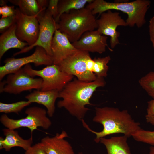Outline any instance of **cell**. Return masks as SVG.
Returning <instances> with one entry per match:
<instances>
[{
	"label": "cell",
	"instance_id": "cell-20",
	"mask_svg": "<svg viewBox=\"0 0 154 154\" xmlns=\"http://www.w3.org/2000/svg\"><path fill=\"white\" fill-rule=\"evenodd\" d=\"M8 1L12 4L18 6L21 12L27 16L37 15L43 11L40 9L36 0H10Z\"/></svg>",
	"mask_w": 154,
	"mask_h": 154
},
{
	"label": "cell",
	"instance_id": "cell-33",
	"mask_svg": "<svg viewBox=\"0 0 154 154\" xmlns=\"http://www.w3.org/2000/svg\"><path fill=\"white\" fill-rule=\"evenodd\" d=\"M145 118L146 122L154 126V115L148 116L146 115Z\"/></svg>",
	"mask_w": 154,
	"mask_h": 154
},
{
	"label": "cell",
	"instance_id": "cell-27",
	"mask_svg": "<svg viewBox=\"0 0 154 154\" xmlns=\"http://www.w3.org/2000/svg\"><path fill=\"white\" fill-rule=\"evenodd\" d=\"M59 0H50L46 9L51 14L55 22L58 21V4Z\"/></svg>",
	"mask_w": 154,
	"mask_h": 154
},
{
	"label": "cell",
	"instance_id": "cell-7",
	"mask_svg": "<svg viewBox=\"0 0 154 154\" xmlns=\"http://www.w3.org/2000/svg\"><path fill=\"white\" fill-rule=\"evenodd\" d=\"M90 57L89 52L78 50L62 61L59 66L61 71L75 76L80 80L92 82L97 77L88 70V61Z\"/></svg>",
	"mask_w": 154,
	"mask_h": 154
},
{
	"label": "cell",
	"instance_id": "cell-12",
	"mask_svg": "<svg viewBox=\"0 0 154 154\" xmlns=\"http://www.w3.org/2000/svg\"><path fill=\"white\" fill-rule=\"evenodd\" d=\"M106 11L102 13L100 18L96 20L97 30L101 35L110 37V47L113 48L119 43V37L120 33L117 31V27L127 25L119 12H113L111 10Z\"/></svg>",
	"mask_w": 154,
	"mask_h": 154
},
{
	"label": "cell",
	"instance_id": "cell-1",
	"mask_svg": "<svg viewBox=\"0 0 154 154\" xmlns=\"http://www.w3.org/2000/svg\"><path fill=\"white\" fill-rule=\"evenodd\" d=\"M95 115L93 121L101 124L102 131H95L91 129L84 119L81 121L84 128L96 135L95 142L98 143L100 139L108 135L121 133L128 138L141 129L140 123L135 121L128 111L121 110L117 108L110 107L95 108Z\"/></svg>",
	"mask_w": 154,
	"mask_h": 154
},
{
	"label": "cell",
	"instance_id": "cell-26",
	"mask_svg": "<svg viewBox=\"0 0 154 154\" xmlns=\"http://www.w3.org/2000/svg\"><path fill=\"white\" fill-rule=\"evenodd\" d=\"M15 23V14L11 16L1 18L0 19V33H2Z\"/></svg>",
	"mask_w": 154,
	"mask_h": 154
},
{
	"label": "cell",
	"instance_id": "cell-2",
	"mask_svg": "<svg viewBox=\"0 0 154 154\" xmlns=\"http://www.w3.org/2000/svg\"><path fill=\"white\" fill-rule=\"evenodd\" d=\"M91 82L82 81L75 78L69 82L59 92L57 107L63 108L78 120L83 119L89 110L86 105H93L90 100L94 92L99 87L104 86L106 84L104 78L97 77Z\"/></svg>",
	"mask_w": 154,
	"mask_h": 154
},
{
	"label": "cell",
	"instance_id": "cell-5",
	"mask_svg": "<svg viewBox=\"0 0 154 154\" xmlns=\"http://www.w3.org/2000/svg\"><path fill=\"white\" fill-rule=\"evenodd\" d=\"M25 113L27 115L25 117L18 119L10 118L6 114H3L1 116L0 121L5 127L11 129L27 127L30 130L32 134L38 127L47 130L51 125L50 120L46 116L47 111L44 108L31 107L26 110Z\"/></svg>",
	"mask_w": 154,
	"mask_h": 154
},
{
	"label": "cell",
	"instance_id": "cell-10",
	"mask_svg": "<svg viewBox=\"0 0 154 154\" xmlns=\"http://www.w3.org/2000/svg\"><path fill=\"white\" fill-rule=\"evenodd\" d=\"M4 64L0 67V80L9 74L16 72L23 66L33 63L35 66L53 64L52 57L48 55L42 47L37 46L31 55L21 58H9L4 61Z\"/></svg>",
	"mask_w": 154,
	"mask_h": 154
},
{
	"label": "cell",
	"instance_id": "cell-4",
	"mask_svg": "<svg viewBox=\"0 0 154 154\" xmlns=\"http://www.w3.org/2000/svg\"><path fill=\"white\" fill-rule=\"evenodd\" d=\"M96 20L91 11L86 7L72 10L60 16L56 23L57 28L72 43L79 39L86 32L97 29Z\"/></svg>",
	"mask_w": 154,
	"mask_h": 154
},
{
	"label": "cell",
	"instance_id": "cell-25",
	"mask_svg": "<svg viewBox=\"0 0 154 154\" xmlns=\"http://www.w3.org/2000/svg\"><path fill=\"white\" fill-rule=\"evenodd\" d=\"M136 141L145 143L154 146V131L141 129L132 136Z\"/></svg>",
	"mask_w": 154,
	"mask_h": 154
},
{
	"label": "cell",
	"instance_id": "cell-24",
	"mask_svg": "<svg viewBox=\"0 0 154 154\" xmlns=\"http://www.w3.org/2000/svg\"><path fill=\"white\" fill-rule=\"evenodd\" d=\"M139 82L149 95L154 99V71H151L141 77Z\"/></svg>",
	"mask_w": 154,
	"mask_h": 154
},
{
	"label": "cell",
	"instance_id": "cell-31",
	"mask_svg": "<svg viewBox=\"0 0 154 154\" xmlns=\"http://www.w3.org/2000/svg\"><path fill=\"white\" fill-rule=\"evenodd\" d=\"M146 115L148 116L154 115V99L147 102Z\"/></svg>",
	"mask_w": 154,
	"mask_h": 154
},
{
	"label": "cell",
	"instance_id": "cell-14",
	"mask_svg": "<svg viewBox=\"0 0 154 154\" xmlns=\"http://www.w3.org/2000/svg\"><path fill=\"white\" fill-rule=\"evenodd\" d=\"M53 64L59 65L69 56L78 50L69 41L67 36L59 30L56 31L51 45Z\"/></svg>",
	"mask_w": 154,
	"mask_h": 154
},
{
	"label": "cell",
	"instance_id": "cell-13",
	"mask_svg": "<svg viewBox=\"0 0 154 154\" xmlns=\"http://www.w3.org/2000/svg\"><path fill=\"white\" fill-rule=\"evenodd\" d=\"M107 38L96 30L86 32L79 39L72 43L78 50L101 54L106 51V46L111 50L108 46Z\"/></svg>",
	"mask_w": 154,
	"mask_h": 154
},
{
	"label": "cell",
	"instance_id": "cell-34",
	"mask_svg": "<svg viewBox=\"0 0 154 154\" xmlns=\"http://www.w3.org/2000/svg\"><path fill=\"white\" fill-rule=\"evenodd\" d=\"M4 139L2 137H0V149H3V141Z\"/></svg>",
	"mask_w": 154,
	"mask_h": 154
},
{
	"label": "cell",
	"instance_id": "cell-22",
	"mask_svg": "<svg viewBox=\"0 0 154 154\" xmlns=\"http://www.w3.org/2000/svg\"><path fill=\"white\" fill-rule=\"evenodd\" d=\"M111 59L109 56L94 58V63L93 72L97 77L104 78L107 76L109 68L107 64Z\"/></svg>",
	"mask_w": 154,
	"mask_h": 154
},
{
	"label": "cell",
	"instance_id": "cell-3",
	"mask_svg": "<svg viewBox=\"0 0 154 154\" xmlns=\"http://www.w3.org/2000/svg\"><path fill=\"white\" fill-rule=\"evenodd\" d=\"M151 4L148 0H136L130 2H109L103 0H93L86 7L94 15H99L109 10L121 11L128 15L126 21L127 25L132 27L136 25L140 28L146 22L145 16Z\"/></svg>",
	"mask_w": 154,
	"mask_h": 154
},
{
	"label": "cell",
	"instance_id": "cell-9",
	"mask_svg": "<svg viewBox=\"0 0 154 154\" xmlns=\"http://www.w3.org/2000/svg\"><path fill=\"white\" fill-rule=\"evenodd\" d=\"M42 79L35 78L21 68L15 73L7 75L6 80L0 83L1 93L17 94L32 89L40 90Z\"/></svg>",
	"mask_w": 154,
	"mask_h": 154
},
{
	"label": "cell",
	"instance_id": "cell-28",
	"mask_svg": "<svg viewBox=\"0 0 154 154\" xmlns=\"http://www.w3.org/2000/svg\"><path fill=\"white\" fill-rule=\"evenodd\" d=\"M15 9L14 6L5 5L0 7V14L1 18L11 16L15 14Z\"/></svg>",
	"mask_w": 154,
	"mask_h": 154
},
{
	"label": "cell",
	"instance_id": "cell-18",
	"mask_svg": "<svg viewBox=\"0 0 154 154\" xmlns=\"http://www.w3.org/2000/svg\"><path fill=\"white\" fill-rule=\"evenodd\" d=\"M128 137L124 135L100 139V142L105 147L107 154H131L127 142Z\"/></svg>",
	"mask_w": 154,
	"mask_h": 154
},
{
	"label": "cell",
	"instance_id": "cell-8",
	"mask_svg": "<svg viewBox=\"0 0 154 154\" xmlns=\"http://www.w3.org/2000/svg\"><path fill=\"white\" fill-rule=\"evenodd\" d=\"M37 17L40 26L39 34L37 41L33 45L26 46L14 53V56L26 52L34 47L39 46L43 48L48 55L52 56L51 45L54 33L57 29L56 23L51 13L46 9L41 11Z\"/></svg>",
	"mask_w": 154,
	"mask_h": 154
},
{
	"label": "cell",
	"instance_id": "cell-23",
	"mask_svg": "<svg viewBox=\"0 0 154 154\" xmlns=\"http://www.w3.org/2000/svg\"><path fill=\"white\" fill-rule=\"evenodd\" d=\"M31 104L27 100L21 101L10 104L0 102V112L5 114L15 113L18 114L24 108Z\"/></svg>",
	"mask_w": 154,
	"mask_h": 154
},
{
	"label": "cell",
	"instance_id": "cell-32",
	"mask_svg": "<svg viewBox=\"0 0 154 154\" xmlns=\"http://www.w3.org/2000/svg\"><path fill=\"white\" fill-rule=\"evenodd\" d=\"M38 4L40 8L42 10H46V7L48 6L49 0H37Z\"/></svg>",
	"mask_w": 154,
	"mask_h": 154
},
{
	"label": "cell",
	"instance_id": "cell-16",
	"mask_svg": "<svg viewBox=\"0 0 154 154\" xmlns=\"http://www.w3.org/2000/svg\"><path fill=\"white\" fill-rule=\"evenodd\" d=\"M59 92L57 90H36L26 95L25 98L31 103H36L44 106L47 109V114L51 117L55 112V103L58 98Z\"/></svg>",
	"mask_w": 154,
	"mask_h": 154
},
{
	"label": "cell",
	"instance_id": "cell-11",
	"mask_svg": "<svg viewBox=\"0 0 154 154\" xmlns=\"http://www.w3.org/2000/svg\"><path fill=\"white\" fill-rule=\"evenodd\" d=\"M16 35L21 41L27 42L29 46L34 44L39 35L40 26L37 15L30 16L22 13L18 8L15 9Z\"/></svg>",
	"mask_w": 154,
	"mask_h": 154
},
{
	"label": "cell",
	"instance_id": "cell-19",
	"mask_svg": "<svg viewBox=\"0 0 154 154\" xmlns=\"http://www.w3.org/2000/svg\"><path fill=\"white\" fill-rule=\"evenodd\" d=\"M3 131L5 136L3 148L6 151H9L14 147H20L26 151L32 146V135L29 139H24L19 135L17 131L7 128L3 129Z\"/></svg>",
	"mask_w": 154,
	"mask_h": 154
},
{
	"label": "cell",
	"instance_id": "cell-35",
	"mask_svg": "<svg viewBox=\"0 0 154 154\" xmlns=\"http://www.w3.org/2000/svg\"><path fill=\"white\" fill-rule=\"evenodd\" d=\"M148 154H154V146H151L149 147V152Z\"/></svg>",
	"mask_w": 154,
	"mask_h": 154
},
{
	"label": "cell",
	"instance_id": "cell-17",
	"mask_svg": "<svg viewBox=\"0 0 154 154\" xmlns=\"http://www.w3.org/2000/svg\"><path fill=\"white\" fill-rule=\"evenodd\" d=\"M16 23L1 34L0 36V59L8 50L12 48L21 50L27 45V42L20 40L17 37Z\"/></svg>",
	"mask_w": 154,
	"mask_h": 154
},
{
	"label": "cell",
	"instance_id": "cell-37",
	"mask_svg": "<svg viewBox=\"0 0 154 154\" xmlns=\"http://www.w3.org/2000/svg\"><path fill=\"white\" fill-rule=\"evenodd\" d=\"M78 154H84L82 152H79L78 153Z\"/></svg>",
	"mask_w": 154,
	"mask_h": 154
},
{
	"label": "cell",
	"instance_id": "cell-36",
	"mask_svg": "<svg viewBox=\"0 0 154 154\" xmlns=\"http://www.w3.org/2000/svg\"><path fill=\"white\" fill-rule=\"evenodd\" d=\"M6 1L5 0H0V5L1 6H4L6 5Z\"/></svg>",
	"mask_w": 154,
	"mask_h": 154
},
{
	"label": "cell",
	"instance_id": "cell-30",
	"mask_svg": "<svg viewBox=\"0 0 154 154\" xmlns=\"http://www.w3.org/2000/svg\"><path fill=\"white\" fill-rule=\"evenodd\" d=\"M149 27L150 39L154 49V15L149 20Z\"/></svg>",
	"mask_w": 154,
	"mask_h": 154
},
{
	"label": "cell",
	"instance_id": "cell-21",
	"mask_svg": "<svg viewBox=\"0 0 154 154\" xmlns=\"http://www.w3.org/2000/svg\"><path fill=\"white\" fill-rule=\"evenodd\" d=\"M93 0H59L58 4V22L59 21L60 16L63 13L68 12L71 10L82 9L84 8V6L86 3H88L92 2Z\"/></svg>",
	"mask_w": 154,
	"mask_h": 154
},
{
	"label": "cell",
	"instance_id": "cell-6",
	"mask_svg": "<svg viewBox=\"0 0 154 154\" xmlns=\"http://www.w3.org/2000/svg\"><path fill=\"white\" fill-rule=\"evenodd\" d=\"M23 68L31 76H38L42 79L40 90L43 91L57 90L60 92L74 77L61 71L59 65L53 64L39 70L33 69L30 64L25 65Z\"/></svg>",
	"mask_w": 154,
	"mask_h": 154
},
{
	"label": "cell",
	"instance_id": "cell-29",
	"mask_svg": "<svg viewBox=\"0 0 154 154\" xmlns=\"http://www.w3.org/2000/svg\"><path fill=\"white\" fill-rule=\"evenodd\" d=\"M25 154H46L40 143H38L32 146L27 150Z\"/></svg>",
	"mask_w": 154,
	"mask_h": 154
},
{
	"label": "cell",
	"instance_id": "cell-15",
	"mask_svg": "<svg viewBox=\"0 0 154 154\" xmlns=\"http://www.w3.org/2000/svg\"><path fill=\"white\" fill-rule=\"evenodd\" d=\"M68 136L66 132L63 131L53 137L43 138L40 143L46 154H75L71 145L65 139Z\"/></svg>",
	"mask_w": 154,
	"mask_h": 154
}]
</instances>
